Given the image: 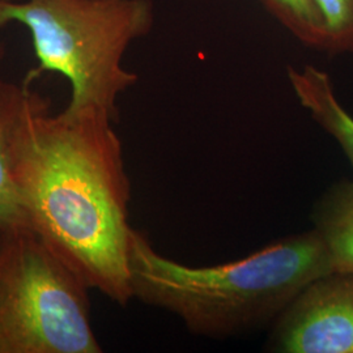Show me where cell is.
I'll use <instances>...</instances> for the list:
<instances>
[{
    "label": "cell",
    "instance_id": "cell-1",
    "mask_svg": "<svg viewBox=\"0 0 353 353\" xmlns=\"http://www.w3.org/2000/svg\"><path fill=\"white\" fill-rule=\"evenodd\" d=\"M114 122L99 109L50 113L30 90L13 132L12 170L29 229L90 290L127 306L134 228Z\"/></svg>",
    "mask_w": 353,
    "mask_h": 353
},
{
    "label": "cell",
    "instance_id": "cell-2",
    "mask_svg": "<svg viewBox=\"0 0 353 353\" xmlns=\"http://www.w3.org/2000/svg\"><path fill=\"white\" fill-rule=\"evenodd\" d=\"M332 271L327 248L316 229L211 267L165 258L135 229L128 250L132 297L176 314L191 332L212 339L272 326L309 283Z\"/></svg>",
    "mask_w": 353,
    "mask_h": 353
},
{
    "label": "cell",
    "instance_id": "cell-3",
    "mask_svg": "<svg viewBox=\"0 0 353 353\" xmlns=\"http://www.w3.org/2000/svg\"><path fill=\"white\" fill-rule=\"evenodd\" d=\"M153 21L151 0H0V29L17 23L32 36L37 65L23 84L57 72L71 85L67 110L99 109L114 121L118 97L138 81L123 57Z\"/></svg>",
    "mask_w": 353,
    "mask_h": 353
},
{
    "label": "cell",
    "instance_id": "cell-4",
    "mask_svg": "<svg viewBox=\"0 0 353 353\" xmlns=\"http://www.w3.org/2000/svg\"><path fill=\"white\" fill-rule=\"evenodd\" d=\"M88 284L30 229L0 246V353H100Z\"/></svg>",
    "mask_w": 353,
    "mask_h": 353
},
{
    "label": "cell",
    "instance_id": "cell-5",
    "mask_svg": "<svg viewBox=\"0 0 353 353\" xmlns=\"http://www.w3.org/2000/svg\"><path fill=\"white\" fill-rule=\"evenodd\" d=\"M267 348L353 353V274L332 271L303 288L272 323Z\"/></svg>",
    "mask_w": 353,
    "mask_h": 353
},
{
    "label": "cell",
    "instance_id": "cell-6",
    "mask_svg": "<svg viewBox=\"0 0 353 353\" xmlns=\"http://www.w3.org/2000/svg\"><path fill=\"white\" fill-rule=\"evenodd\" d=\"M297 100L319 126L339 143L353 166V117L341 105L327 72L314 65L288 68Z\"/></svg>",
    "mask_w": 353,
    "mask_h": 353
},
{
    "label": "cell",
    "instance_id": "cell-7",
    "mask_svg": "<svg viewBox=\"0 0 353 353\" xmlns=\"http://www.w3.org/2000/svg\"><path fill=\"white\" fill-rule=\"evenodd\" d=\"M30 87L0 79V230L29 229L12 170L14 128L26 108Z\"/></svg>",
    "mask_w": 353,
    "mask_h": 353
},
{
    "label": "cell",
    "instance_id": "cell-8",
    "mask_svg": "<svg viewBox=\"0 0 353 353\" xmlns=\"http://www.w3.org/2000/svg\"><path fill=\"white\" fill-rule=\"evenodd\" d=\"M313 223L334 271L353 274V181L339 182L323 194L314 207Z\"/></svg>",
    "mask_w": 353,
    "mask_h": 353
},
{
    "label": "cell",
    "instance_id": "cell-9",
    "mask_svg": "<svg viewBox=\"0 0 353 353\" xmlns=\"http://www.w3.org/2000/svg\"><path fill=\"white\" fill-rule=\"evenodd\" d=\"M262 3L293 37L305 46L325 51L326 28L314 0H262Z\"/></svg>",
    "mask_w": 353,
    "mask_h": 353
},
{
    "label": "cell",
    "instance_id": "cell-10",
    "mask_svg": "<svg viewBox=\"0 0 353 353\" xmlns=\"http://www.w3.org/2000/svg\"><path fill=\"white\" fill-rule=\"evenodd\" d=\"M326 28L325 51L353 52V0H314Z\"/></svg>",
    "mask_w": 353,
    "mask_h": 353
},
{
    "label": "cell",
    "instance_id": "cell-11",
    "mask_svg": "<svg viewBox=\"0 0 353 353\" xmlns=\"http://www.w3.org/2000/svg\"><path fill=\"white\" fill-rule=\"evenodd\" d=\"M4 234H6V232L0 230V246H1V242H3V239H4Z\"/></svg>",
    "mask_w": 353,
    "mask_h": 353
}]
</instances>
